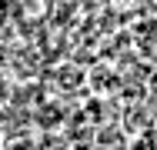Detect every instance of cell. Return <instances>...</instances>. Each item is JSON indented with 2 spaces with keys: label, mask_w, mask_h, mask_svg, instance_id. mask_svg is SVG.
<instances>
[{
  "label": "cell",
  "mask_w": 157,
  "mask_h": 150,
  "mask_svg": "<svg viewBox=\"0 0 157 150\" xmlns=\"http://www.w3.org/2000/svg\"><path fill=\"white\" fill-rule=\"evenodd\" d=\"M130 150H157V137L147 130V133H140V137L130 140Z\"/></svg>",
  "instance_id": "6da1fadb"
},
{
  "label": "cell",
  "mask_w": 157,
  "mask_h": 150,
  "mask_svg": "<svg viewBox=\"0 0 157 150\" xmlns=\"http://www.w3.org/2000/svg\"><path fill=\"white\" fill-rule=\"evenodd\" d=\"M7 150H33V147H30V144H10Z\"/></svg>",
  "instance_id": "7a4b0ae2"
}]
</instances>
